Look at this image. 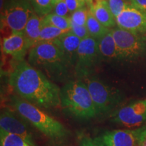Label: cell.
Listing matches in <instances>:
<instances>
[{
  "label": "cell",
  "mask_w": 146,
  "mask_h": 146,
  "mask_svg": "<svg viewBox=\"0 0 146 146\" xmlns=\"http://www.w3.org/2000/svg\"><path fill=\"white\" fill-rule=\"evenodd\" d=\"M9 83L20 98L36 106L45 109L61 107L58 85L25 60L14 67Z\"/></svg>",
  "instance_id": "cell-1"
},
{
  "label": "cell",
  "mask_w": 146,
  "mask_h": 146,
  "mask_svg": "<svg viewBox=\"0 0 146 146\" xmlns=\"http://www.w3.org/2000/svg\"><path fill=\"white\" fill-rule=\"evenodd\" d=\"M27 62L53 81H64L73 68L58 39L36 43L29 50Z\"/></svg>",
  "instance_id": "cell-2"
},
{
  "label": "cell",
  "mask_w": 146,
  "mask_h": 146,
  "mask_svg": "<svg viewBox=\"0 0 146 146\" xmlns=\"http://www.w3.org/2000/svg\"><path fill=\"white\" fill-rule=\"evenodd\" d=\"M10 104L22 118L52 141L62 143L70 135V131L60 122L19 96H12Z\"/></svg>",
  "instance_id": "cell-3"
},
{
  "label": "cell",
  "mask_w": 146,
  "mask_h": 146,
  "mask_svg": "<svg viewBox=\"0 0 146 146\" xmlns=\"http://www.w3.org/2000/svg\"><path fill=\"white\" fill-rule=\"evenodd\" d=\"M61 107L67 114L81 120L97 117V112L86 84L82 80L67 82L60 89Z\"/></svg>",
  "instance_id": "cell-4"
},
{
  "label": "cell",
  "mask_w": 146,
  "mask_h": 146,
  "mask_svg": "<svg viewBox=\"0 0 146 146\" xmlns=\"http://www.w3.org/2000/svg\"><path fill=\"white\" fill-rule=\"evenodd\" d=\"M86 84L96 108L97 116L108 114L121 101L122 97L117 89L109 86L95 77L82 80Z\"/></svg>",
  "instance_id": "cell-5"
},
{
  "label": "cell",
  "mask_w": 146,
  "mask_h": 146,
  "mask_svg": "<svg viewBox=\"0 0 146 146\" xmlns=\"http://www.w3.org/2000/svg\"><path fill=\"white\" fill-rule=\"evenodd\" d=\"M34 13L30 0H9L1 14V29L7 28L11 33L23 32L27 22Z\"/></svg>",
  "instance_id": "cell-6"
},
{
  "label": "cell",
  "mask_w": 146,
  "mask_h": 146,
  "mask_svg": "<svg viewBox=\"0 0 146 146\" xmlns=\"http://www.w3.org/2000/svg\"><path fill=\"white\" fill-rule=\"evenodd\" d=\"M101 57L98 40L89 36L81 41L76 53L74 71L78 79L90 76L100 62Z\"/></svg>",
  "instance_id": "cell-7"
},
{
  "label": "cell",
  "mask_w": 146,
  "mask_h": 146,
  "mask_svg": "<svg viewBox=\"0 0 146 146\" xmlns=\"http://www.w3.org/2000/svg\"><path fill=\"white\" fill-rule=\"evenodd\" d=\"M117 47L118 60H132L141 56L145 51L146 43L139 34L119 27L111 29Z\"/></svg>",
  "instance_id": "cell-8"
},
{
  "label": "cell",
  "mask_w": 146,
  "mask_h": 146,
  "mask_svg": "<svg viewBox=\"0 0 146 146\" xmlns=\"http://www.w3.org/2000/svg\"><path fill=\"white\" fill-rule=\"evenodd\" d=\"M146 135V126L135 130L107 131L95 137L104 146H137Z\"/></svg>",
  "instance_id": "cell-9"
},
{
  "label": "cell",
  "mask_w": 146,
  "mask_h": 146,
  "mask_svg": "<svg viewBox=\"0 0 146 146\" xmlns=\"http://www.w3.org/2000/svg\"><path fill=\"white\" fill-rule=\"evenodd\" d=\"M111 119L128 128L141 125L146 122V100H139L115 110Z\"/></svg>",
  "instance_id": "cell-10"
},
{
  "label": "cell",
  "mask_w": 146,
  "mask_h": 146,
  "mask_svg": "<svg viewBox=\"0 0 146 146\" xmlns=\"http://www.w3.org/2000/svg\"><path fill=\"white\" fill-rule=\"evenodd\" d=\"M118 27L135 33L146 32V12L128 4L116 18Z\"/></svg>",
  "instance_id": "cell-11"
},
{
  "label": "cell",
  "mask_w": 146,
  "mask_h": 146,
  "mask_svg": "<svg viewBox=\"0 0 146 146\" xmlns=\"http://www.w3.org/2000/svg\"><path fill=\"white\" fill-rule=\"evenodd\" d=\"M0 131L21 137L31 145L36 146L32 133L27 125L10 110H4L1 113Z\"/></svg>",
  "instance_id": "cell-12"
},
{
  "label": "cell",
  "mask_w": 146,
  "mask_h": 146,
  "mask_svg": "<svg viewBox=\"0 0 146 146\" xmlns=\"http://www.w3.org/2000/svg\"><path fill=\"white\" fill-rule=\"evenodd\" d=\"M33 46L23 32L12 33L3 38L2 50L17 61L21 62Z\"/></svg>",
  "instance_id": "cell-13"
},
{
  "label": "cell",
  "mask_w": 146,
  "mask_h": 146,
  "mask_svg": "<svg viewBox=\"0 0 146 146\" xmlns=\"http://www.w3.org/2000/svg\"><path fill=\"white\" fill-rule=\"evenodd\" d=\"M87 3L90 12L104 26L110 29L116 27V20L110 10L106 0H94Z\"/></svg>",
  "instance_id": "cell-14"
},
{
  "label": "cell",
  "mask_w": 146,
  "mask_h": 146,
  "mask_svg": "<svg viewBox=\"0 0 146 146\" xmlns=\"http://www.w3.org/2000/svg\"><path fill=\"white\" fill-rule=\"evenodd\" d=\"M58 40L68 58L69 62L70 63L71 66L74 68L76 61V53H77L82 39L73 34L70 31L60 36Z\"/></svg>",
  "instance_id": "cell-15"
},
{
  "label": "cell",
  "mask_w": 146,
  "mask_h": 146,
  "mask_svg": "<svg viewBox=\"0 0 146 146\" xmlns=\"http://www.w3.org/2000/svg\"><path fill=\"white\" fill-rule=\"evenodd\" d=\"M111 29L106 34L98 39V49L101 60L106 61H110L115 59L118 60L117 47Z\"/></svg>",
  "instance_id": "cell-16"
},
{
  "label": "cell",
  "mask_w": 146,
  "mask_h": 146,
  "mask_svg": "<svg viewBox=\"0 0 146 146\" xmlns=\"http://www.w3.org/2000/svg\"><path fill=\"white\" fill-rule=\"evenodd\" d=\"M43 18L34 13L27 22L26 27L23 33L33 46L38 42L40 33H41Z\"/></svg>",
  "instance_id": "cell-17"
},
{
  "label": "cell",
  "mask_w": 146,
  "mask_h": 146,
  "mask_svg": "<svg viewBox=\"0 0 146 146\" xmlns=\"http://www.w3.org/2000/svg\"><path fill=\"white\" fill-rule=\"evenodd\" d=\"M86 27L89 32V36L97 40L99 39L100 37H102L110 31V29L106 28L100 23L91 12H89L88 18H87Z\"/></svg>",
  "instance_id": "cell-18"
},
{
  "label": "cell",
  "mask_w": 146,
  "mask_h": 146,
  "mask_svg": "<svg viewBox=\"0 0 146 146\" xmlns=\"http://www.w3.org/2000/svg\"><path fill=\"white\" fill-rule=\"evenodd\" d=\"M67 32L68 31H65L61 30V29L46 23V22L43 21V18L41 33H40L37 43L43 41H53L54 39H58L60 36H61L62 35Z\"/></svg>",
  "instance_id": "cell-19"
},
{
  "label": "cell",
  "mask_w": 146,
  "mask_h": 146,
  "mask_svg": "<svg viewBox=\"0 0 146 146\" xmlns=\"http://www.w3.org/2000/svg\"><path fill=\"white\" fill-rule=\"evenodd\" d=\"M43 21L65 31H70L71 20L70 17L62 16L51 12L43 17Z\"/></svg>",
  "instance_id": "cell-20"
},
{
  "label": "cell",
  "mask_w": 146,
  "mask_h": 146,
  "mask_svg": "<svg viewBox=\"0 0 146 146\" xmlns=\"http://www.w3.org/2000/svg\"><path fill=\"white\" fill-rule=\"evenodd\" d=\"M0 145L1 146H33L14 134L0 131Z\"/></svg>",
  "instance_id": "cell-21"
},
{
  "label": "cell",
  "mask_w": 146,
  "mask_h": 146,
  "mask_svg": "<svg viewBox=\"0 0 146 146\" xmlns=\"http://www.w3.org/2000/svg\"><path fill=\"white\" fill-rule=\"evenodd\" d=\"M30 1L35 12L41 17L51 13L54 9L53 0H30Z\"/></svg>",
  "instance_id": "cell-22"
},
{
  "label": "cell",
  "mask_w": 146,
  "mask_h": 146,
  "mask_svg": "<svg viewBox=\"0 0 146 146\" xmlns=\"http://www.w3.org/2000/svg\"><path fill=\"white\" fill-rule=\"evenodd\" d=\"M89 12H90L89 8L85 5L71 14L70 16L71 21L78 25L86 26Z\"/></svg>",
  "instance_id": "cell-23"
},
{
  "label": "cell",
  "mask_w": 146,
  "mask_h": 146,
  "mask_svg": "<svg viewBox=\"0 0 146 146\" xmlns=\"http://www.w3.org/2000/svg\"><path fill=\"white\" fill-rule=\"evenodd\" d=\"M106 1L115 20L127 7V5L129 4V3L124 0H106Z\"/></svg>",
  "instance_id": "cell-24"
},
{
  "label": "cell",
  "mask_w": 146,
  "mask_h": 146,
  "mask_svg": "<svg viewBox=\"0 0 146 146\" xmlns=\"http://www.w3.org/2000/svg\"><path fill=\"white\" fill-rule=\"evenodd\" d=\"M76 137L78 146H104L96 138H92L83 132H78Z\"/></svg>",
  "instance_id": "cell-25"
},
{
  "label": "cell",
  "mask_w": 146,
  "mask_h": 146,
  "mask_svg": "<svg viewBox=\"0 0 146 146\" xmlns=\"http://www.w3.org/2000/svg\"><path fill=\"white\" fill-rule=\"evenodd\" d=\"M70 31L82 40L90 36L86 26L78 25L72 21L70 23Z\"/></svg>",
  "instance_id": "cell-26"
},
{
  "label": "cell",
  "mask_w": 146,
  "mask_h": 146,
  "mask_svg": "<svg viewBox=\"0 0 146 146\" xmlns=\"http://www.w3.org/2000/svg\"><path fill=\"white\" fill-rule=\"evenodd\" d=\"M53 13L59 16H66V17H70L68 15L70 14L64 0H62L54 5Z\"/></svg>",
  "instance_id": "cell-27"
},
{
  "label": "cell",
  "mask_w": 146,
  "mask_h": 146,
  "mask_svg": "<svg viewBox=\"0 0 146 146\" xmlns=\"http://www.w3.org/2000/svg\"><path fill=\"white\" fill-rule=\"evenodd\" d=\"M64 1L68 6L70 14L73 13L78 9L85 6V2H86L85 0H64Z\"/></svg>",
  "instance_id": "cell-28"
},
{
  "label": "cell",
  "mask_w": 146,
  "mask_h": 146,
  "mask_svg": "<svg viewBox=\"0 0 146 146\" xmlns=\"http://www.w3.org/2000/svg\"><path fill=\"white\" fill-rule=\"evenodd\" d=\"M130 4L146 12V0H131Z\"/></svg>",
  "instance_id": "cell-29"
},
{
  "label": "cell",
  "mask_w": 146,
  "mask_h": 146,
  "mask_svg": "<svg viewBox=\"0 0 146 146\" xmlns=\"http://www.w3.org/2000/svg\"><path fill=\"white\" fill-rule=\"evenodd\" d=\"M141 146H146V135L142 139L141 141L139 143Z\"/></svg>",
  "instance_id": "cell-30"
},
{
  "label": "cell",
  "mask_w": 146,
  "mask_h": 146,
  "mask_svg": "<svg viewBox=\"0 0 146 146\" xmlns=\"http://www.w3.org/2000/svg\"><path fill=\"white\" fill-rule=\"evenodd\" d=\"M60 1H62V0H53V4H54V6Z\"/></svg>",
  "instance_id": "cell-31"
},
{
  "label": "cell",
  "mask_w": 146,
  "mask_h": 146,
  "mask_svg": "<svg viewBox=\"0 0 146 146\" xmlns=\"http://www.w3.org/2000/svg\"><path fill=\"white\" fill-rule=\"evenodd\" d=\"M94 1V0H85L86 3H89V2H90V1ZM98 1H101V0H98Z\"/></svg>",
  "instance_id": "cell-32"
},
{
  "label": "cell",
  "mask_w": 146,
  "mask_h": 146,
  "mask_svg": "<svg viewBox=\"0 0 146 146\" xmlns=\"http://www.w3.org/2000/svg\"><path fill=\"white\" fill-rule=\"evenodd\" d=\"M124 1H127V2H128V3H130V1H131V0H124Z\"/></svg>",
  "instance_id": "cell-33"
},
{
  "label": "cell",
  "mask_w": 146,
  "mask_h": 146,
  "mask_svg": "<svg viewBox=\"0 0 146 146\" xmlns=\"http://www.w3.org/2000/svg\"><path fill=\"white\" fill-rule=\"evenodd\" d=\"M137 146H141V145H139V144H138V145H137Z\"/></svg>",
  "instance_id": "cell-34"
}]
</instances>
